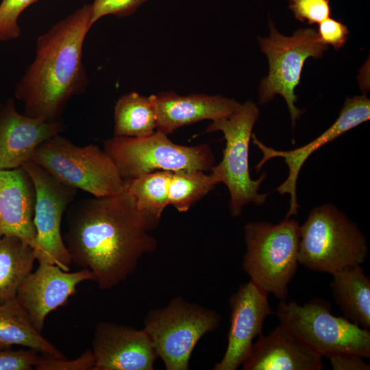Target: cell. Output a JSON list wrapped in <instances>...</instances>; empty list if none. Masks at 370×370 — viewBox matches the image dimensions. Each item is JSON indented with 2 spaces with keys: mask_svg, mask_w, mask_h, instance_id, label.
Listing matches in <instances>:
<instances>
[{
  "mask_svg": "<svg viewBox=\"0 0 370 370\" xmlns=\"http://www.w3.org/2000/svg\"><path fill=\"white\" fill-rule=\"evenodd\" d=\"M21 345L55 358L64 354L32 324L16 298L0 305V350Z\"/></svg>",
  "mask_w": 370,
  "mask_h": 370,
  "instance_id": "obj_21",
  "label": "cell"
},
{
  "mask_svg": "<svg viewBox=\"0 0 370 370\" xmlns=\"http://www.w3.org/2000/svg\"><path fill=\"white\" fill-rule=\"evenodd\" d=\"M149 0H94L90 4L92 25L101 18L114 15L122 18L130 16Z\"/></svg>",
  "mask_w": 370,
  "mask_h": 370,
  "instance_id": "obj_27",
  "label": "cell"
},
{
  "mask_svg": "<svg viewBox=\"0 0 370 370\" xmlns=\"http://www.w3.org/2000/svg\"><path fill=\"white\" fill-rule=\"evenodd\" d=\"M205 171L195 170L171 172L168 184L169 205L178 212H186L218 184Z\"/></svg>",
  "mask_w": 370,
  "mask_h": 370,
  "instance_id": "obj_25",
  "label": "cell"
},
{
  "mask_svg": "<svg viewBox=\"0 0 370 370\" xmlns=\"http://www.w3.org/2000/svg\"><path fill=\"white\" fill-rule=\"evenodd\" d=\"M160 219L138 208L126 189L69 205L62 234L72 262L90 270L106 291L126 280L140 258L157 248L151 232Z\"/></svg>",
  "mask_w": 370,
  "mask_h": 370,
  "instance_id": "obj_1",
  "label": "cell"
},
{
  "mask_svg": "<svg viewBox=\"0 0 370 370\" xmlns=\"http://www.w3.org/2000/svg\"><path fill=\"white\" fill-rule=\"evenodd\" d=\"M36 260L34 249L16 236L0 238V305L16 298Z\"/></svg>",
  "mask_w": 370,
  "mask_h": 370,
  "instance_id": "obj_22",
  "label": "cell"
},
{
  "mask_svg": "<svg viewBox=\"0 0 370 370\" xmlns=\"http://www.w3.org/2000/svg\"><path fill=\"white\" fill-rule=\"evenodd\" d=\"M32 180L36 190L34 248L38 264H56L69 271L72 262L61 231L63 215L74 201L76 188L61 183L32 160L21 166Z\"/></svg>",
  "mask_w": 370,
  "mask_h": 370,
  "instance_id": "obj_11",
  "label": "cell"
},
{
  "mask_svg": "<svg viewBox=\"0 0 370 370\" xmlns=\"http://www.w3.org/2000/svg\"><path fill=\"white\" fill-rule=\"evenodd\" d=\"M66 130L62 120L47 121L19 113L10 97L0 105V170L21 167L45 140Z\"/></svg>",
  "mask_w": 370,
  "mask_h": 370,
  "instance_id": "obj_16",
  "label": "cell"
},
{
  "mask_svg": "<svg viewBox=\"0 0 370 370\" xmlns=\"http://www.w3.org/2000/svg\"><path fill=\"white\" fill-rule=\"evenodd\" d=\"M259 114L256 104L247 101L228 117L212 121L205 131H221L224 135L225 147L222 160L212 167L210 174L218 184L223 183L227 186L230 197V211L234 217L242 214L245 206L250 203L262 205L269 195L268 193H259L267 173L253 180L249 168V146Z\"/></svg>",
  "mask_w": 370,
  "mask_h": 370,
  "instance_id": "obj_6",
  "label": "cell"
},
{
  "mask_svg": "<svg viewBox=\"0 0 370 370\" xmlns=\"http://www.w3.org/2000/svg\"><path fill=\"white\" fill-rule=\"evenodd\" d=\"M93 370H153L158 358L144 328L100 321L92 341Z\"/></svg>",
  "mask_w": 370,
  "mask_h": 370,
  "instance_id": "obj_15",
  "label": "cell"
},
{
  "mask_svg": "<svg viewBox=\"0 0 370 370\" xmlns=\"http://www.w3.org/2000/svg\"><path fill=\"white\" fill-rule=\"evenodd\" d=\"M171 171H157L124 180L139 209L158 219L169 205L168 184Z\"/></svg>",
  "mask_w": 370,
  "mask_h": 370,
  "instance_id": "obj_24",
  "label": "cell"
},
{
  "mask_svg": "<svg viewBox=\"0 0 370 370\" xmlns=\"http://www.w3.org/2000/svg\"><path fill=\"white\" fill-rule=\"evenodd\" d=\"M38 0H1L0 3V40L8 41L21 36L18 20L21 13Z\"/></svg>",
  "mask_w": 370,
  "mask_h": 370,
  "instance_id": "obj_26",
  "label": "cell"
},
{
  "mask_svg": "<svg viewBox=\"0 0 370 370\" xmlns=\"http://www.w3.org/2000/svg\"><path fill=\"white\" fill-rule=\"evenodd\" d=\"M103 150L124 180L157 171H206L214 165L208 144L178 145L158 130L144 137L113 136L104 142Z\"/></svg>",
  "mask_w": 370,
  "mask_h": 370,
  "instance_id": "obj_8",
  "label": "cell"
},
{
  "mask_svg": "<svg viewBox=\"0 0 370 370\" xmlns=\"http://www.w3.org/2000/svg\"><path fill=\"white\" fill-rule=\"evenodd\" d=\"M221 321L215 310L176 297L166 306L150 310L144 329L166 370H187L198 341L216 330Z\"/></svg>",
  "mask_w": 370,
  "mask_h": 370,
  "instance_id": "obj_9",
  "label": "cell"
},
{
  "mask_svg": "<svg viewBox=\"0 0 370 370\" xmlns=\"http://www.w3.org/2000/svg\"><path fill=\"white\" fill-rule=\"evenodd\" d=\"M269 37H258L260 49L269 61V74L260 82L259 104L270 102L276 95L285 99L291 115L292 125L303 114L295 103L297 97L295 89L299 84L305 61L312 57L318 59L323 56L327 45L323 44L314 28H300L291 36L281 34L269 20Z\"/></svg>",
  "mask_w": 370,
  "mask_h": 370,
  "instance_id": "obj_10",
  "label": "cell"
},
{
  "mask_svg": "<svg viewBox=\"0 0 370 370\" xmlns=\"http://www.w3.org/2000/svg\"><path fill=\"white\" fill-rule=\"evenodd\" d=\"M38 352L14 350L12 348L0 350V370H29L35 369L40 356Z\"/></svg>",
  "mask_w": 370,
  "mask_h": 370,
  "instance_id": "obj_30",
  "label": "cell"
},
{
  "mask_svg": "<svg viewBox=\"0 0 370 370\" xmlns=\"http://www.w3.org/2000/svg\"><path fill=\"white\" fill-rule=\"evenodd\" d=\"M370 118V100L365 95L347 97L335 122L323 133L308 144L289 151L276 150L260 142L254 134L251 138L262 153L260 161L255 166L258 172L271 158H282L288 167L286 180L276 190L280 194H289L290 204L286 218L297 215L299 204L297 198V182L301 167L308 157L321 146L332 141L348 130L367 121Z\"/></svg>",
  "mask_w": 370,
  "mask_h": 370,
  "instance_id": "obj_12",
  "label": "cell"
},
{
  "mask_svg": "<svg viewBox=\"0 0 370 370\" xmlns=\"http://www.w3.org/2000/svg\"><path fill=\"white\" fill-rule=\"evenodd\" d=\"M35 204L34 185L23 168L0 170V238L16 236L34 249Z\"/></svg>",
  "mask_w": 370,
  "mask_h": 370,
  "instance_id": "obj_19",
  "label": "cell"
},
{
  "mask_svg": "<svg viewBox=\"0 0 370 370\" xmlns=\"http://www.w3.org/2000/svg\"><path fill=\"white\" fill-rule=\"evenodd\" d=\"M0 105H1V103H0Z\"/></svg>",
  "mask_w": 370,
  "mask_h": 370,
  "instance_id": "obj_33",
  "label": "cell"
},
{
  "mask_svg": "<svg viewBox=\"0 0 370 370\" xmlns=\"http://www.w3.org/2000/svg\"><path fill=\"white\" fill-rule=\"evenodd\" d=\"M331 304L313 299L304 305L281 300L276 314L285 326L322 357L351 354L370 358V332L331 312Z\"/></svg>",
  "mask_w": 370,
  "mask_h": 370,
  "instance_id": "obj_7",
  "label": "cell"
},
{
  "mask_svg": "<svg viewBox=\"0 0 370 370\" xmlns=\"http://www.w3.org/2000/svg\"><path fill=\"white\" fill-rule=\"evenodd\" d=\"M95 365L93 353L86 350L79 357L67 360L55 358L42 355L35 369L37 370H93Z\"/></svg>",
  "mask_w": 370,
  "mask_h": 370,
  "instance_id": "obj_29",
  "label": "cell"
},
{
  "mask_svg": "<svg viewBox=\"0 0 370 370\" xmlns=\"http://www.w3.org/2000/svg\"><path fill=\"white\" fill-rule=\"evenodd\" d=\"M332 295L344 317L370 329V278L361 264L347 267L332 274Z\"/></svg>",
  "mask_w": 370,
  "mask_h": 370,
  "instance_id": "obj_20",
  "label": "cell"
},
{
  "mask_svg": "<svg viewBox=\"0 0 370 370\" xmlns=\"http://www.w3.org/2000/svg\"><path fill=\"white\" fill-rule=\"evenodd\" d=\"M334 370H369L363 358L351 354H334L327 357Z\"/></svg>",
  "mask_w": 370,
  "mask_h": 370,
  "instance_id": "obj_32",
  "label": "cell"
},
{
  "mask_svg": "<svg viewBox=\"0 0 370 370\" xmlns=\"http://www.w3.org/2000/svg\"><path fill=\"white\" fill-rule=\"evenodd\" d=\"M31 160L61 183L94 197L115 195L125 187L124 180L104 150L93 144L77 145L60 134L42 143Z\"/></svg>",
  "mask_w": 370,
  "mask_h": 370,
  "instance_id": "obj_5",
  "label": "cell"
},
{
  "mask_svg": "<svg viewBox=\"0 0 370 370\" xmlns=\"http://www.w3.org/2000/svg\"><path fill=\"white\" fill-rule=\"evenodd\" d=\"M243 269L260 290L283 300L299 264L300 225L286 218L277 224L253 221L244 226Z\"/></svg>",
  "mask_w": 370,
  "mask_h": 370,
  "instance_id": "obj_3",
  "label": "cell"
},
{
  "mask_svg": "<svg viewBox=\"0 0 370 370\" xmlns=\"http://www.w3.org/2000/svg\"><path fill=\"white\" fill-rule=\"evenodd\" d=\"M92 26L90 4L86 3L37 38L34 60L14 89L24 114L47 121L61 120L69 101L86 90L89 80L83 47Z\"/></svg>",
  "mask_w": 370,
  "mask_h": 370,
  "instance_id": "obj_2",
  "label": "cell"
},
{
  "mask_svg": "<svg viewBox=\"0 0 370 370\" xmlns=\"http://www.w3.org/2000/svg\"><path fill=\"white\" fill-rule=\"evenodd\" d=\"M243 370H321L322 356L285 326L258 336L241 365Z\"/></svg>",
  "mask_w": 370,
  "mask_h": 370,
  "instance_id": "obj_17",
  "label": "cell"
},
{
  "mask_svg": "<svg viewBox=\"0 0 370 370\" xmlns=\"http://www.w3.org/2000/svg\"><path fill=\"white\" fill-rule=\"evenodd\" d=\"M156 131V114L152 95L136 92L122 95L114 109V136L144 137Z\"/></svg>",
  "mask_w": 370,
  "mask_h": 370,
  "instance_id": "obj_23",
  "label": "cell"
},
{
  "mask_svg": "<svg viewBox=\"0 0 370 370\" xmlns=\"http://www.w3.org/2000/svg\"><path fill=\"white\" fill-rule=\"evenodd\" d=\"M368 254L357 225L332 204L312 209L300 226L298 261L310 270L332 275L364 263Z\"/></svg>",
  "mask_w": 370,
  "mask_h": 370,
  "instance_id": "obj_4",
  "label": "cell"
},
{
  "mask_svg": "<svg viewBox=\"0 0 370 370\" xmlns=\"http://www.w3.org/2000/svg\"><path fill=\"white\" fill-rule=\"evenodd\" d=\"M268 296L249 280L240 285L230 297V325L227 348L214 370H236L241 366L254 338L262 334L266 318L274 313Z\"/></svg>",
  "mask_w": 370,
  "mask_h": 370,
  "instance_id": "obj_14",
  "label": "cell"
},
{
  "mask_svg": "<svg viewBox=\"0 0 370 370\" xmlns=\"http://www.w3.org/2000/svg\"><path fill=\"white\" fill-rule=\"evenodd\" d=\"M156 114V130L166 135L177 129L204 120L227 118L242 103L221 95H180L173 91L152 95Z\"/></svg>",
  "mask_w": 370,
  "mask_h": 370,
  "instance_id": "obj_18",
  "label": "cell"
},
{
  "mask_svg": "<svg viewBox=\"0 0 370 370\" xmlns=\"http://www.w3.org/2000/svg\"><path fill=\"white\" fill-rule=\"evenodd\" d=\"M317 33L323 44L338 49L345 44L349 29L341 21L329 17L319 23Z\"/></svg>",
  "mask_w": 370,
  "mask_h": 370,
  "instance_id": "obj_31",
  "label": "cell"
},
{
  "mask_svg": "<svg viewBox=\"0 0 370 370\" xmlns=\"http://www.w3.org/2000/svg\"><path fill=\"white\" fill-rule=\"evenodd\" d=\"M295 18L309 25L320 23L331 14L330 0H287Z\"/></svg>",
  "mask_w": 370,
  "mask_h": 370,
  "instance_id": "obj_28",
  "label": "cell"
},
{
  "mask_svg": "<svg viewBox=\"0 0 370 370\" xmlns=\"http://www.w3.org/2000/svg\"><path fill=\"white\" fill-rule=\"evenodd\" d=\"M95 280L94 273L88 269L69 272L56 264L40 263L23 280L16 299L32 324L42 332L47 315L64 306L79 283Z\"/></svg>",
  "mask_w": 370,
  "mask_h": 370,
  "instance_id": "obj_13",
  "label": "cell"
}]
</instances>
